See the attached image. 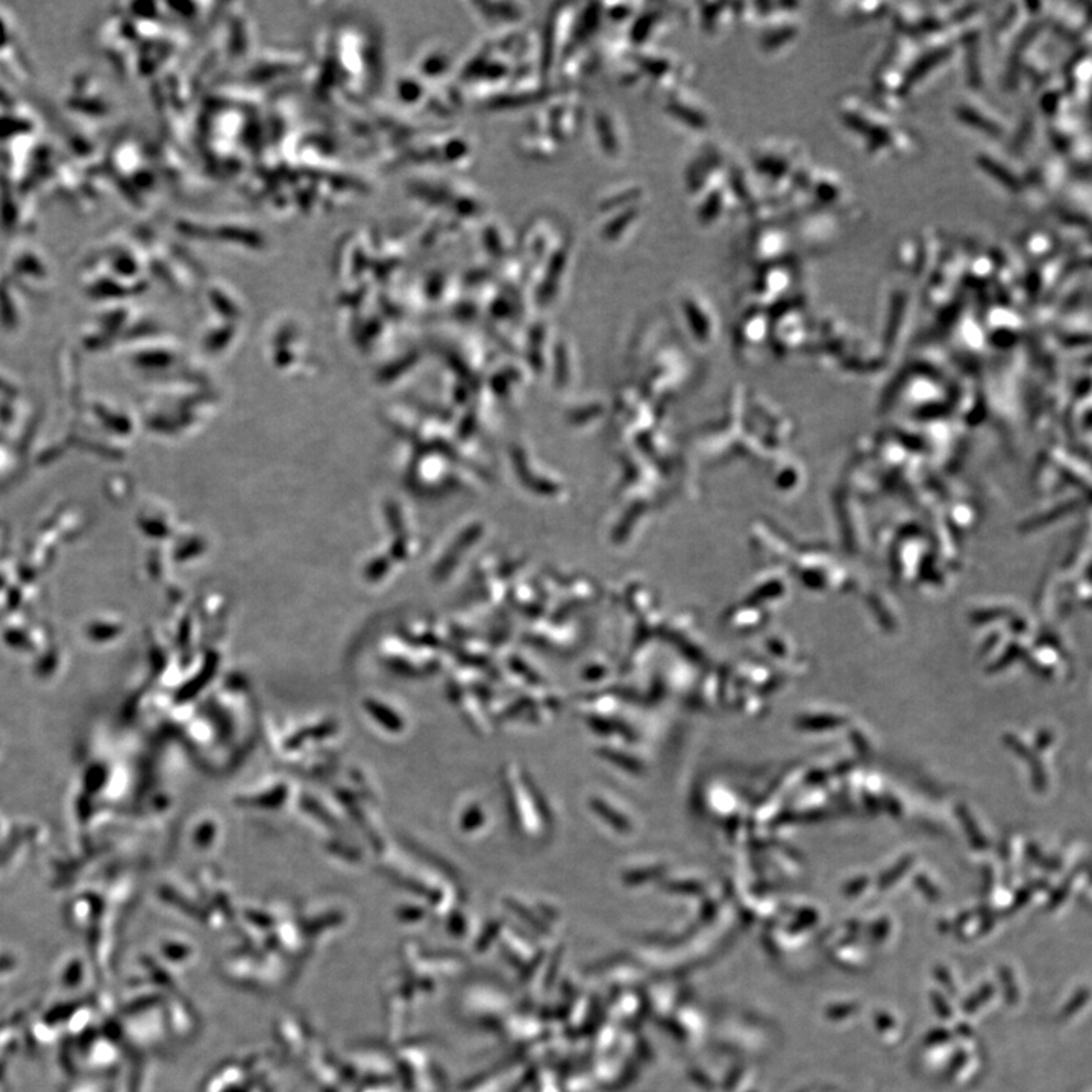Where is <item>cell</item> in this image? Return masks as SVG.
I'll return each mask as SVG.
<instances>
[{"label":"cell","instance_id":"cell-2","mask_svg":"<svg viewBox=\"0 0 1092 1092\" xmlns=\"http://www.w3.org/2000/svg\"><path fill=\"white\" fill-rule=\"evenodd\" d=\"M593 141L606 159L619 163L627 153V135L623 120L611 108H593L592 117Z\"/></svg>","mask_w":1092,"mask_h":1092},{"label":"cell","instance_id":"cell-6","mask_svg":"<svg viewBox=\"0 0 1092 1092\" xmlns=\"http://www.w3.org/2000/svg\"><path fill=\"white\" fill-rule=\"evenodd\" d=\"M668 25V17L659 11L642 12L639 17L631 20V27H629V41L634 43L637 49L639 46H647L655 38L659 37L660 33L665 32Z\"/></svg>","mask_w":1092,"mask_h":1092},{"label":"cell","instance_id":"cell-1","mask_svg":"<svg viewBox=\"0 0 1092 1092\" xmlns=\"http://www.w3.org/2000/svg\"><path fill=\"white\" fill-rule=\"evenodd\" d=\"M557 223L545 216L534 217L523 234V259L525 278H536L552 252L560 245ZM523 269V271H524Z\"/></svg>","mask_w":1092,"mask_h":1092},{"label":"cell","instance_id":"cell-4","mask_svg":"<svg viewBox=\"0 0 1092 1092\" xmlns=\"http://www.w3.org/2000/svg\"><path fill=\"white\" fill-rule=\"evenodd\" d=\"M644 207V204L629 205L606 213L600 225L601 240L606 241V245H621L624 240H628L641 226Z\"/></svg>","mask_w":1092,"mask_h":1092},{"label":"cell","instance_id":"cell-3","mask_svg":"<svg viewBox=\"0 0 1092 1092\" xmlns=\"http://www.w3.org/2000/svg\"><path fill=\"white\" fill-rule=\"evenodd\" d=\"M663 110L667 115H670V119L674 120L686 130L704 133L711 128V114L704 107L703 102L693 94L688 93L682 87L670 92V96H667Z\"/></svg>","mask_w":1092,"mask_h":1092},{"label":"cell","instance_id":"cell-7","mask_svg":"<svg viewBox=\"0 0 1092 1092\" xmlns=\"http://www.w3.org/2000/svg\"><path fill=\"white\" fill-rule=\"evenodd\" d=\"M556 143L557 141L549 137L548 134L528 130L521 138L519 148L523 151L524 155L528 156V158L548 161L549 158L557 155L559 148H557Z\"/></svg>","mask_w":1092,"mask_h":1092},{"label":"cell","instance_id":"cell-5","mask_svg":"<svg viewBox=\"0 0 1092 1092\" xmlns=\"http://www.w3.org/2000/svg\"><path fill=\"white\" fill-rule=\"evenodd\" d=\"M645 190L642 184H619V186L611 187L608 192L604 193L603 196L596 202L598 213L606 215V213L615 212L619 208L629 207V205L644 204Z\"/></svg>","mask_w":1092,"mask_h":1092}]
</instances>
